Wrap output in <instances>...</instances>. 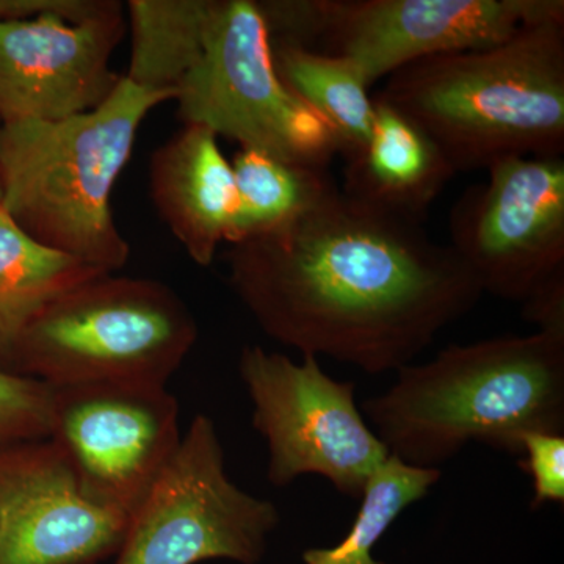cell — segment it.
I'll use <instances>...</instances> for the list:
<instances>
[{"mask_svg":"<svg viewBox=\"0 0 564 564\" xmlns=\"http://www.w3.org/2000/svg\"><path fill=\"white\" fill-rule=\"evenodd\" d=\"M52 388L0 370V447L50 437Z\"/></svg>","mask_w":564,"mask_h":564,"instance_id":"cell-21","label":"cell"},{"mask_svg":"<svg viewBox=\"0 0 564 564\" xmlns=\"http://www.w3.org/2000/svg\"><path fill=\"white\" fill-rule=\"evenodd\" d=\"M519 467L533 485L532 508L564 503V436L558 433H527L521 441Z\"/></svg>","mask_w":564,"mask_h":564,"instance_id":"cell-22","label":"cell"},{"mask_svg":"<svg viewBox=\"0 0 564 564\" xmlns=\"http://www.w3.org/2000/svg\"><path fill=\"white\" fill-rule=\"evenodd\" d=\"M272 50L281 80L332 126L344 159L361 150L372 133L375 101L358 66L340 55L293 44L272 43Z\"/></svg>","mask_w":564,"mask_h":564,"instance_id":"cell-18","label":"cell"},{"mask_svg":"<svg viewBox=\"0 0 564 564\" xmlns=\"http://www.w3.org/2000/svg\"><path fill=\"white\" fill-rule=\"evenodd\" d=\"M362 414L389 454L441 469L470 443L521 456L527 433L564 434V334L452 344L397 370Z\"/></svg>","mask_w":564,"mask_h":564,"instance_id":"cell-2","label":"cell"},{"mask_svg":"<svg viewBox=\"0 0 564 564\" xmlns=\"http://www.w3.org/2000/svg\"><path fill=\"white\" fill-rule=\"evenodd\" d=\"M129 516L93 502L51 440L0 447V564H96Z\"/></svg>","mask_w":564,"mask_h":564,"instance_id":"cell-12","label":"cell"},{"mask_svg":"<svg viewBox=\"0 0 564 564\" xmlns=\"http://www.w3.org/2000/svg\"><path fill=\"white\" fill-rule=\"evenodd\" d=\"M122 10L87 22L0 20V121H55L101 106L120 84L110 61Z\"/></svg>","mask_w":564,"mask_h":564,"instance_id":"cell-13","label":"cell"},{"mask_svg":"<svg viewBox=\"0 0 564 564\" xmlns=\"http://www.w3.org/2000/svg\"><path fill=\"white\" fill-rule=\"evenodd\" d=\"M122 10L115 0H0V20H32L43 14H57L70 22L98 20Z\"/></svg>","mask_w":564,"mask_h":564,"instance_id":"cell-23","label":"cell"},{"mask_svg":"<svg viewBox=\"0 0 564 564\" xmlns=\"http://www.w3.org/2000/svg\"><path fill=\"white\" fill-rule=\"evenodd\" d=\"M463 193L451 245L481 292L524 304L564 288V159L510 158Z\"/></svg>","mask_w":564,"mask_h":564,"instance_id":"cell-9","label":"cell"},{"mask_svg":"<svg viewBox=\"0 0 564 564\" xmlns=\"http://www.w3.org/2000/svg\"><path fill=\"white\" fill-rule=\"evenodd\" d=\"M166 386L91 383L52 388L50 437L93 502L129 516L182 440Z\"/></svg>","mask_w":564,"mask_h":564,"instance_id":"cell-10","label":"cell"},{"mask_svg":"<svg viewBox=\"0 0 564 564\" xmlns=\"http://www.w3.org/2000/svg\"><path fill=\"white\" fill-rule=\"evenodd\" d=\"M443 469H425L389 455L364 486L361 507L350 532L339 544L304 552V564H384L372 551L389 527L411 505L421 502L437 481Z\"/></svg>","mask_w":564,"mask_h":564,"instance_id":"cell-20","label":"cell"},{"mask_svg":"<svg viewBox=\"0 0 564 564\" xmlns=\"http://www.w3.org/2000/svg\"><path fill=\"white\" fill-rule=\"evenodd\" d=\"M99 274L33 240L0 206V370L14 373L22 337L52 302Z\"/></svg>","mask_w":564,"mask_h":564,"instance_id":"cell-16","label":"cell"},{"mask_svg":"<svg viewBox=\"0 0 564 564\" xmlns=\"http://www.w3.org/2000/svg\"><path fill=\"white\" fill-rule=\"evenodd\" d=\"M198 339L187 304L169 285L99 274L63 293L22 337L14 373L51 388L166 386Z\"/></svg>","mask_w":564,"mask_h":564,"instance_id":"cell-5","label":"cell"},{"mask_svg":"<svg viewBox=\"0 0 564 564\" xmlns=\"http://www.w3.org/2000/svg\"><path fill=\"white\" fill-rule=\"evenodd\" d=\"M173 96L121 77L85 113L0 124V206L36 242L113 273L131 254L111 214V192L131 161L144 118Z\"/></svg>","mask_w":564,"mask_h":564,"instance_id":"cell-4","label":"cell"},{"mask_svg":"<svg viewBox=\"0 0 564 564\" xmlns=\"http://www.w3.org/2000/svg\"><path fill=\"white\" fill-rule=\"evenodd\" d=\"M413 118L456 173L564 152V22L524 24L485 50L423 58L378 93Z\"/></svg>","mask_w":564,"mask_h":564,"instance_id":"cell-3","label":"cell"},{"mask_svg":"<svg viewBox=\"0 0 564 564\" xmlns=\"http://www.w3.org/2000/svg\"><path fill=\"white\" fill-rule=\"evenodd\" d=\"M372 133L345 158L343 192L375 209L421 223L456 172L413 118L373 96Z\"/></svg>","mask_w":564,"mask_h":564,"instance_id":"cell-15","label":"cell"},{"mask_svg":"<svg viewBox=\"0 0 564 564\" xmlns=\"http://www.w3.org/2000/svg\"><path fill=\"white\" fill-rule=\"evenodd\" d=\"M278 525L276 505L234 484L215 422L198 414L129 518L117 564H256Z\"/></svg>","mask_w":564,"mask_h":564,"instance_id":"cell-8","label":"cell"},{"mask_svg":"<svg viewBox=\"0 0 564 564\" xmlns=\"http://www.w3.org/2000/svg\"><path fill=\"white\" fill-rule=\"evenodd\" d=\"M564 22L563 0H314V44L367 85L423 58L485 50L524 24Z\"/></svg>","mask_w":564,"mask_h":564,"instance_id":"cell-11","label":"cell"},{"mask_svg":"<svg viewBox=\"0 0 564 564\" xmlns=\"http://www.w3.org/2000/svg\"><path fill=\"white\" fill-rule=\"evenodd\" d=\"M212 9L214 0H129L132 54L126 77L174 101L202 57Z\"/></svg>","mask_w":564,"mask_h":564,"instance_id":"cell-17","label":"cell"},{"mask_svg":"<svg viewBox=\"0 0 564 564\" xmlns=\"http://www.w3.org/2000/svg\"><path fill=\"white\" fill-rule=\"evenodd\" d=\"M150 195L188 258L209 267L231 236L237 209L232 165L210 129L185 124L152 154Z\"/></svg>","mask_w":564,"mask_h":564,"instance_id":"cell-14","label":"cell"},{"mask_svg":"<svg viewBox=\"0 0 564 564\" xmlns=\"http://www.w3.org/2000/svg\"><path fill=\"white\" fill-rule=\"evenodd\" d=\"M0 196H2V193H0Z\"/></svg>","mask_w":564,"mask_h":564,"instance_id":"cell-24","label":"cell"},{"mask_svg":"<svg viewBox=\"0 0 564 564\" xmlns=\"http://www.w3.org/2000/svg\"><path fill=\"white\" fill-rule=\"evenodd\" d=\"M237 209L228 243L276 231L296 220L334 187L328 170L282 162L242 148L231 162Z\"/></svg>","mask_w":564,"mask_h":564,"instance_id":"cell-19","label":"cell"},{"mask_svg":"<svg viewBox=\"0 0 564 564\" xmlns=\"http://www.w3.org/2000/svg\"><path fill=\"white\" fill-rule=\"evenodd\" d=\"M239 373L250 395L252 426L269 452L270 484L285 488L304 475H318L359 499L391 454L359 410L355 383L334 380L315 356L296 362L259 345L242 348Z\"/></svg>","mask_w":564,"mask_h":564,"instance_id":"cell-7","label":"cell"},{"mask_svg":"<svg viewBox=\"0 0 564 564\" xmlns=\"http://www.w3.org/2000/svg\"><path fill=\"white\" fill-rule=\"evenodd\" d=\"M226 265L229 288L267 336L369 375L413 364L484 296L421 223L337 185L289 225L229 245Z\"/></svg>","mask_w":564,"mask_h":564,"instance_id":"cell-1","label":"cell"},{"mask_svg":"<svg viewBox=\"0 0 564 564\" xmlns=\"http://www.w3.org/2000/svg\"><path fill=\"white\" fill-rule=\"evenodd\" d=\"M174 101L185 124L282 162L328 170L340 154L332 126L281 80L256 0H214L202 57Z\"/></svg>","mask_w":564,"mask_h":564,"instance_id":"cell-6","label":"cell"}]
</instances>
